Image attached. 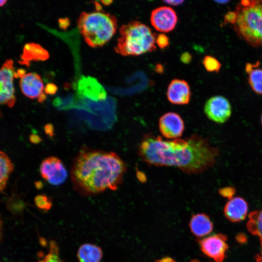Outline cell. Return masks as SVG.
<instances>
[{
	"label": "cell",
	"mask_w": 262,
	"mask_h": 262,
	"mask_svg": "<svg viewBox=\"0 0 262 262\" xmlns=\"http://www.w3.org/2000/svg\"><path fill=\"white\" fill-rule=\"evenodd\" d=\"M37 188H38V186H39V188H41L42 187V184H41V182H37V183L36 184Z\"/></svg>",
	"instance_id": "obj_38"
},
{
	"label": "cell",
	"mask_w": 262,
	"mask_h": 262,
	"mask_svg": "<svg viewBox=\"0 0 262 262\" xmlns=\"http://www.w3.org/2000/svg\"><path fill=\"white\" fill-rule=\"evenodd\" d=\"M39 170L41 177L55 186L64 183L68 177L67 171L62 161L55 156L44 159L41 163Z\"/></svg>",
	"instance_id": "obj_7"
},
{
	"label": "cell",
	"mask_w": 262,
	"mask_h": 262,
	"mask_svg": "<svg viewBox=\"0 0 262 262\" xmlns=\"http://www.w3.org/2000/svg\"><path fill=\"white\" fill-rule=\"evenodd\" d=\"M166 96L168 101L173 104H187L191 96L190 86L184 80L174 79L168 86Z\"/></svg>",
	"instance_id": "obj_13"
},
{
	"label": "cell",
	"mask_w": 262,
	"mask_h": 262,
	"mask_svg": "<svg viewBox=\"0 0 262 262\" xmlns=\"http://www.w3.org/2000/svg\"><path fill=\"white\" fill-rule=\"evenodd\" d=\"M232 25L239 37L254 47H262V0H240Z\"/></svg>",
	"instance_id": "obj_3"
},
{
	"label": "cell",
	"mask_w": 262,
	"mask_h": 262,
	"mask_svg": "<svg viewBox=\"0 0 262 262\" xmlns=\"http://www.w3.org/2000/svg\"><path fill=\"white\" fill-rule=\"evenodd\" d=\"M246 227L252 234L259 238L262 247V206L249 213Z\"/></svg>",
	"instance_id": "obj_19"
},
{
	"label": "cell",
	"mask_w": 262,
	"mask_h": 262,
	"mask_svg": "<svg viewBox=\"0 0 262 262\" xmlns=\"http://www.w3.org/2000/svg\"><path fill=\"white\" fill-rule=\"evenodd\" d=\"M77 26L86 43L92 48L101 47L116 33V17L100 11L82 12L77 20Z\"/></svg>",
	"instance_id": "obj_5"
},
{
	"label": "cell",
	"mask_w": 262,
	"mask_h": 262,
	"mask_svg": "<svg viewBox=\"0 0 262 262\" xmlns=\"http://www.w3.org/2000/svg\"><path fill=\"white\" fill-rule=\"evenodd\" d=\"M191 59L192 56L188 52H184L181 55L180 60L183 63H189Z\"/></svg>",
	"instance_id": "obj_28"
},
{
	"label": "cell",
	"mask_w": 262,
	"mask_h": 262,
	"mask_svg": "<svg viewBox=\"0 0 262 262\" xmlns=\"http://www.w3.org/2000/svg\"><path fill=\"white\" fill-rule=\"evenodd\" d=\"M248 206L246 201L241 196L229 199L224 208V214L231 222H238L244 220L247 214Z\"/></svg>",
	"instance_id": "obj_14"
},
{
	"label": "cell",
	"mask_w": 262,
	"mask_h": 262,
	"mask_svg": "<svg viewBox=\"0 0 262 262\" xmlns=\"http://www.w3.org/2000/svg\"><path fill=\"white\" fill-rule=\"evenodd\" d=\"M34 202L37 207L44 212L49 211L52 207V200L50 196L46 194L36 196Z\"/></svg>",
	"instance_id": "obj_23"
},
{
	"label": "cell",
	"mask_w": 262,
	"mask_h": 262,
	"mask_svg": "<svg viewBox=\"0 0 262 262\" xmlns=\"http://www.w3.org/2000/svg\"><path fill=\"white\" fill-rule=\"evenodd\" d=\"M17 76L12 60H7L0 68V104L14 106L16 102L14 78Z\"/></svg>",
	"instance_id": "obj_6"
},
{
	"label": "cell",
	"mask_w": 262,
	"mask_h": 262,
	"mask_svg": "<svg viewBox=\"0 0 262 262\" xmlns=\"http://www.w3.org/2000/svg\"><path fill=\"white\" fill-rule=\"evenodd\" d=\"M204 110L209 119L218 124L227 121L232 113L230 102L226 98L220 95L213 96L208 99L204 105Z\"/></svg>",
	"instance_id": "obj_8"
},
{
	"label": "cell",
	"mask_w": 262,
	"mask_h": 262,
	"mask_svg": "<svg viewBox=\"0 0 262 262\" xmlns=\"http://www.w3.org/2000/svg\"><path fill=\"white\" fill-rule=\"evenodd\" d=\"M259 61L247 73L248 82L252 90L257 94L262 95V68L259 67Z\"/></svg>",
	"instance_id": "obj_21"
},
{
	"label": "cell",
	"mask_w": 262,
	"mask_h": 262,
	"mask_svg": "<svg viewBox=\"0 0 262 262\" xmlns=\"http://www.w3.org/2000/svg\"><path fill=\"white\" fill-rule=\"evenodd\" d=\"M13 169V164L9 157L4 152L0 151V192L5 189Z\"/></svg>",
	"instance_id": "obj_20"
},
{
	"label": "cell",
	"mask_w": 262,
	"mask_h": 262,
	"mask_svg": "<svg viewBox=\"0 0 262 262\" xmlns=\"http://www.w3.org/2000/svg\"><path fill=\"white\" fill-rule=\"evenodd\" d=\"M80 94L94 100L106 98V93L102 86L94 78L83 77L78 84Z\"/></svg>",
	"instance_id": "obj_15"
},
{
	"label": "cell",
	"mask_w": 262,
	"mask_h": 262,
	"mask_svg": "<svg viewBox=\"0 0 262 262\" xmlns=\"http://www.w3.org/2000/svg\"><path fill=\"white\" fill-rule=\"evenodd\" d=\"M236 19V14L234 11L228 12L224 16V21L221 24L222 26H225L227 24L232 25Z\"/></svg>",
	"instance_id": "obj_27"
},
{
	"label": "cell",
	"mask_w": 262,
	"mask_h": 262,
	"mask_svg": "<svg viewBox=\"0 0 262 262\" xmlns=\"http://www.w3.org/2000/svg\"><path fill=\"white\" fill-rule=\"evenodd\" d=\"M103 253L101 248L95 245L84 244L79 247L77 257L79 262H100Z\"/></svg>",
	"instance_id": "obj_17"
},
{
	"label": "cell",
	"mask_w": 262,
	"mask_h": 262,
	"mask_svg": "<svg viewBox=\"0 0 262 262\" xmlns=\"http://www.w3.org/2000/svg\"><path fill=\"white\" fill-rule=\"evenodd\" d=\"M49 57L48 51L40 45L31 43L26 44L21 58L25 62L45 61Z\"/></svg>",
	"instance_id": "obj_18"
},
{
	"label": "cell",
	"mask_w": 262,
	"mask_h": 262,
	"mask_svg": "<svg viewBox=\"0 0 262 262\" xmlns=\"http://www.w3.org/2000/svg\"><path fill=\"white\" fill-rule=\"evenodd\" d=\"M126 170V164L116 153L83 147L72 162L71 180L80 194L94 196L116 190Z\"/></svg>",
	"instance_id": "obj_2"
},
{
	"label": "cell",
	"mask_w": 262,
	"mask_h": 262,
	"mask_svg": "<svg viewBox=\"0 0 262 262\" xmlns=\"http://www.w3.org/2000/svg\"><path fill=\"white\" fill-rule=\"evenodd\" d=\"M156 43L160 49H165L169 45V38L164 33L159 34L156 36Z\"/></svg>",
	"instance_id": "obj_26"
},
{
	"label": "cell",
	"mask_w": 262,
	"mask_h": 262,
	"mask_svg": "<svg viewBox=\"0 0 262 262\" xmlns=\"http://www.w3.org/2000/svg\"><path fill=\"white\" fill-rule=\"evenodd\" d=\"M159 128L164 137L172 139L180 137L185 127L182 118L178 114L167 112L160 118Z\"/></svg>",
	"instance_id": "obj_12"
},
{
	"label": "cell",
	"mask_w": 262,
	"mask_h": 262,
	"mask_svg": "<svg viewBox=\"0 0 262 262\" xmlns=\"http://www.w3.org/2000/svg\"><path fill=\"white\" fill-rule=\"evenodd\" d=\"M202 64L206 70L210 72H219L222 66L216 58L210 55H206L203 58Z\"/></svg>",
	"instance_id": "obj_24"
},
{
	"label": "cell",
	"mask_w": 262,
	"mask_h": 262,
	"mask_svg": "<svg viewBox=\"0 0 262 262\" xmlns=\"http://www.w3.org/2000/svg\"><path fill=\"white\" fill-rule=\"evenodd\" d=\"M218 193L222 196L229 200L233 198L236 194V189L232 186H226L219 189Z\"/></svg>",
	"instance_id": "obj_25"
},
{
	"label": "cell",
	"mask_w": 262,
	"mask_h": 262,
	"mask_svg": "<svg viewBox=\"0 0 262 262\" xmlns=\"http://www.w3.org/2000/svg\"><path fill=\"white\" fill-rule=\"evenodd\" d=\"M38 262H63L59 256L58 245L55 241L49 242L48 253Z\"/></svg>",
	"instance_id": "obj_22"
},
{
	"label": "cell",
	"mask_w": 262,
	"mask_h": 262,
	"mask_svg": "<svg viewBox=\"0 0 262 262\" xmlns=\"http://www.w3.org/2000/svg\"><path fill=\"white\" fill-rule=\"evenodd\" d=\"M56 86L52 84H48L45 91L48 94H54L56 91Z\"/></svg>",
	"instance_id": "obj_31"
},
{
	"label": "cell",
	"mask_w": 262,
	"mask_h": 262,
	"mask_svg": "<svg viewBox=\"0 0 262 262\" xmlns=\"http://www.w3.org/2000/svg\"><path fill=\"white\" fill-rule=\"evenodd\" d=\"M164 2L173 6L180 5L184 0H163Z\"/></svg>",
	"instance_id": "obj_32"
},
{
	"label": "cell",
	"mask_w": 262,
	"mask_h": 262,
	"mask_svg": "<svg viewBox=\"0 0 262 262\" xmlns=\"http://www.w3.org/2000/svg\"><path fill=\"white\" fill-rule=\"evenodd\" d=\"M7 0H0V7L3 6L6 2Z\"/></svg>",
	"instance_id": "obj_37"
},
{
	"label": "cell",
	"mask_w": 262,
	"mask_h": 262,
	"mask_svg": "<svg viewBox=\"0 0 262 262\" xmlns=\"http://www.w3.org/2000/svg\"><path fill=\"white\" fill-rule=\"evenodd\" d=\"M101 1L104 4L108 5L112 3L113 0H101Z\"/></svg>",
	"instance_id": "obj_35"
},
{
	"label": "cell",
	"mask_w": 262,
	"mask_h": 262,
	"mask_svg": "<svg viewBox=\"0 0 262 262\" xmlns=\"http://www.w3.org/2000/svg\"><path fill=\"white\" fill-rule=\"evenodd\" d=\"M191 262H198V261H196V260H193V261H192Z\"/></svg>",
	"instance_id": "obj_40"
},
{
	"label": "cell",
	"mask_w": 262,
	"mask_h": 262,
	"mask_svg": "<svg viewBox=\"0 0 262 262\" xmlns=\"http://www.w3.org/2000/svg\"><path fill=\"white\" fill-rule=\"evenodd\" d=\"M260 121H261V125L262 126V113L261 115Z\"/></svg>",
	"instance_id": "obj_39"
},
{
	"label": "cell",
	"mask_w": 262,
	"mask_h": 262,
	"mask_svg": "<svg viewBox=\"0 0 262 262\" xmlns=\"http://www.w3.org/2000/svg\"><path fill=\"white\" fill-rule=\"evenodd\" d=\"M45 131L46 134L51 138L54 135L53 127L51 124H48L45 126Z\"/></svg>",
	"instance_id": "obj_29"
},
{
	"label": "cell",
	"mask_w": 262,
	"mask_h": 262,
	"mask_svg": "<svg viewBox=\"0 0 262 262\" xmlns=\"http://www.w3.org/2000/svg\"><path fill=\"white\" fill-rule=\"evenodd\" d=\"M227 237L222 234L207 236L198 241L201 251L215 262H223L228 249Z\"/></svg>",
	"instance_id": "obj_9"
},
{
	"label": "cell",
	"mask_w": 262,
	"mask_h": 262,
	"mask_svg": "<svg viewBox=\"0 0 262 262\" xmlns=\"http://www.w3.org/2000/svg\"><path fill=\"white\" fill-rule=\"evenodd\" d=\"M30 140L32 143L34 144H39L42 141L40 136L34 134H31L30 136Z\"/></svg>",
	"instance_id": "obj_30"
},
{
	"label": "cell",
	"mask_w": 262,
	"mask_h": 262,
	"mask_svg": "<svg viewBox=\"0 0 262 262\" xmlns=\"http://www.w3.org/2000/svg\"><path fill=\"white\" fill-rule=\"evenodd\" d=\"M189 226L192 233L198 237L210 234L213 228L210 218L204 213L193 214L190 219Z\"/></svg>",
	"instance_id": "obj_16"
},
{
	"label": "cell",
	"mask_w": 262,
	"mask_h": 262,
	"mask_svg": "<svg viewBox=\"0 0 262 262\" xmlns=\"http://www.w3.org/2000/svg\"><path fill=\"white\" fill-rule=\"evenodd\" d=\"M20 77V87L21 92L25 96L32 99H37L40 102L45 99L44 83L38 74L34 72H25Z\"/></svg>",
	"instance_id": "obj_11"
},
{
	"label": "cell",
	"mask_w": 262,
	"mask_h": 262,
	"mask_svg": "<svg viewBox=\"0 0 262 262\" xmlns=\"http://www.w3.org/2000/svg\"><path fill=\"white\" fill-rule=\"evenodd\" d=\"M150 19L155 29L161 32L167 33L175 28L178 22V16L172 8L161 6L152 11Z\"/></svg>",
	"instance_id": "obj_10"
},
{
	"label": "cell",
	"mask_w": 262,
	"mask_h": 262,
	"mask_svg": "<svg viewBox=\"0 0 262 262\" xmlns=\"http://www.w3.org/2000/svg\"><path fill=\"white\" fill-rule=\"evenodd\" d=\"M2 222L0 215V240L1 239V233H2Z\"/></svg>",
	"instance_id": "obj_36"
},
{
	"label": "cell",
	"mask_w": 262,
	"mask_h": 262,
	"mask_svg": "<svg viewBox=\"0 0 262 262\" xmlns=\"http://www.w3.org/2000/svg\"><path fill=\"white\" fill-rule=\"evenodd\" d=\"M219 153V148L197 134L172 141L146 134L138 147V156L146 163L176 167L188 174H200L213 167Z\"/></svg>",
	"instance_id": "obj_1"
},
{
	"label": "cell",
	"mask_w": 262,
	"mask_h": 262,
	"mask_svg": "<svg viewBox=\"0 0 262 262\" xmlns=\"http://www.w3.org/2000/svg\"><path fill=\"white\" fill-rule=\"evenodd\" d=\"M115 51L124 56H139L156 49V34L147 25L132 21L119 28Z\"/></svg>",
	"instance_id": "obj_4"
},
{
	"label": "cell",
	"mask_w": 262,
	"mask_h": 262,
	"mask_svg": "<svg viewBox=\"0 0 262 262\" xmlns=\"http://www.w3.org/2000/svg\"><path fill=\"white\" fill-rule=\"evenodd\" d=\"M215 2L219 4H226L230 1V0H213Z\"/></svg>",
	"instance_id": "obj_34"
},
{
	"label": "cell",
	"mask_w": 262,
	"mask_h": 262,
	"mask_svg": "<svg viewBox=\"0 0 262 262\" xmlns=\"http://www.w3.org/2000/svg\"><path fill=\"white\" fill-rule=\"evenodd\" d=\"M255 259L257 262H262V249L260 253L255 256Z\"/></svg>",
	"instance_id": "obj_33"
}]
</instances>
